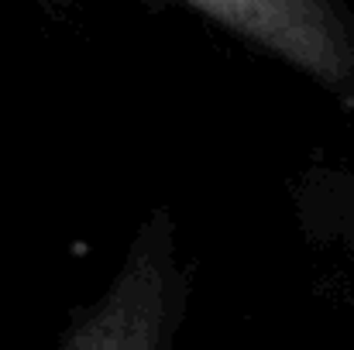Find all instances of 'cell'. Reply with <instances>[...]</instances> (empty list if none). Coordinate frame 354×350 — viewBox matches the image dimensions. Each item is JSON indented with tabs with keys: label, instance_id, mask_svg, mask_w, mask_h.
Returning <instances> with one entry per match:
<instances>
[{
	"label": "cell",
	"instance_id": "6da1fadb",
	"mask_svg": "<svg viewBox=\"0 0 354 350\" xmlns=\"http://www.w3.org/2000/svg\"><path fill=\"white\" fill-rule=\"evenodd\" d=\"M258 48L320 83H344L354 69L351 38L327 0H183Z\"/></svg>",
	"mask_w": 354,
	"mask_h": 350
},
{
	"label": "cell",
	"instance_id": "7a4b0ae2",
	"mask_svg": "<svg viewBox=\"0 0 354 350\" xmlns=\"http://www.w3.org/2000/svg\"><path fill=\"white\" fill-rule=\"evenodd\" d=\"M172 251L155 220L138 237L107 295L73 330L66 350H165L169 340Z\"/></svg>",
	"mask_w": 354,
	"mask_h": 350
}]
</instances>
